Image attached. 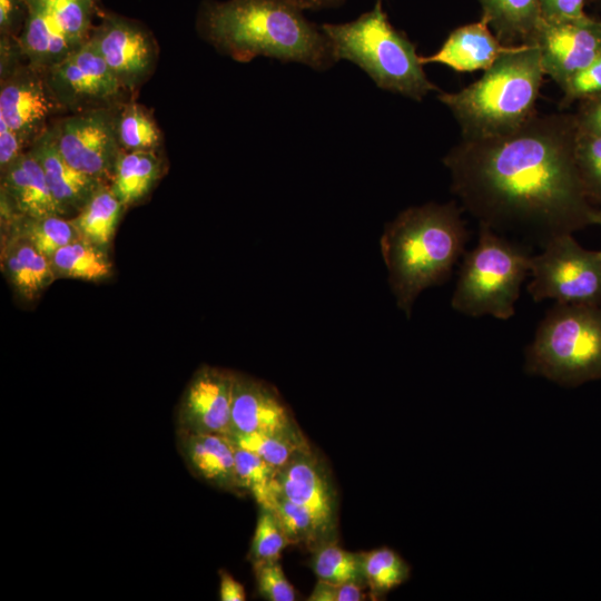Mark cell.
I'll use <instances>...</instances> for the list:
<instances>
[{
	"label": "cell",
	"mask_w": 601,
	"mask_h": 601,
	"mask_svg": "<svg viewBox=\"0 0 601 601\" xmlns=\"http://www.w3.org/2000/svg\"><path fill=\"white\" fill-rule=\"evenodd\" d=\"M575 118L535 115L516 130L462 139L443 158L452 191L493 230L532 235L542 245L595 224L574 157Z\"/></svg>",
	"instance_id": "cell-1"
},
{
	"label": "cell",
	"mask_w": 601,
	"mask_h": 601,
	"mask_svg": "<svg viewBox=\"0 0 601 601\" xmlns=\"http://www.w3.org/2000/svg\"><path fill=\"white\" fill-rule=\"evenodd\" d=\"M293 0L208 1L199 29L218 50L238 61L258 56L325 70L337 60L322 27L308 21Z\"/></svg>",
	"instance_id": "cell-2"
},
{
	"label": "cell",
	"mask_w": 601,
	"mask_h": 601,
	"mask_svg": "<svg viewBox=\"0 0 601 601\" xmlns=\"http://www.w3.org/2000/svg\"><path fill=\"white\" fill-rule=\"evenodd\" d=\"M467 237L454 201L410 207L386 224L381 252L396 304L407 317L422 290L450 277Z\"/></svg>",
	"instance_id": "cell-3"
},
{
	"label": "cell",
	"mask_w": 601,
	"mask_h": 601,
	"mask_svg": "<svg viewBox=\"0 0 601 601\" xmlns=\"http://www.w3.org/2000/svg\"><path fill=\"white\" fill-rule=\"evenodd\" d=\"M545 76L534 42L513 46L475 82L437 99L453 114L462 139L510 134L536 115L535 104Z\"/></svg>",
	"instance_id": "cell-4"
},
{
	"label": "cell",
	"mask_w": 601,
	"mask_h": 601,
	"mask_svg": "<svg viewBox=\"0 0 601 601\" xmlns=\"http://www.w3.org/2000/svg\"><path fill=\"white\" fill-rule=\"evenodd\" d=\"M321 27L336 60L345 59L357 65L378 88L416 101L437 90L423 70L416 46L391 24L381 0L351 22L324 23Z\"/></svg>",
	"instance_id": "cell-5"
},
{
	"label": "cell",
	"mask_w": 601,
	"mask_h": 601,
	"mask_svg": "<svg viewBox=\"0 0 601 601\" xmlns=\"http://www.w3.org/2000/svg\"><path fill=\"white\" fill-rule=\"evenodd\" d=\"M524 371L568 387L601 380V305L556 303L525 348Z\"/></svg>",
	"instance_id": "cell-6"
},
{
	"label": "cell",
	"mask_w": 601,
	"mask_h": 601,
	"mask_svg": "<svg viewBox=\"0 0 601 601\" xmlns=\"http://www.w3.org/2000/svg\"><path fill=\"white\" fill-rule=\"evenodd\" d=\"M531 257L522 246L480 224L475 247L464 253L452 308L473 317L511 318L521 285L530 274Z\"/></svg>",
	"instance_id": "cell-7"
},
{
	"label": "cell",
	"mask_w": 601,
	"mask_h": 601,
	"mask_svg": "<svg viewBox=\"0 0 601 601\" xmlns=\"http://www.w3.org/2000/svg\"><path fill=\"white\" fill-rule=\"evenodd\" d=\"M528 292L534 302L601 305V252L588 250L572 234L552 237L531 257Z\"/></svg>",
	"instance_id": "cell-8"
},
{
	"label": "cell",
	"mask_w": 601,
	"mask_h": 601,
	"mask_svg": "<svg viewBox=\"0 0 601 601\" xmlns=\"http://www.w3.org/2000/svg\"><path fill=\"white\" fill-rule=\"evenodd\" d=\"M116 106L75 112L48 127L63 159L77 170L110 184L121 150Z\"/></svg>",
	"instance_id": "cell-9"
},
{
	"label": "cell",
	"mask_w": 601,
	"mask_h": 601,
	"mask_svg": "<svg viewBox=\"0 0 601 601\" xmlns=\"http://www.w3.org/2000/svg\"><path fill=\"white\" fill-rule=\"evenodd\" d=\"M43 75L56 101L72 114L116 106L125 90L89 40Z\"/></svg>",
	"instance_id": "cell-10"
},
{
	"label": "cell",
	"mask_w": 601,
	"mask_h": 601,
	"mask_svg": "<svg viewBox=\"0 0 601 601\" xmlns=\"http://www.w3.org/2000/svg\"><path fill=\"white\" fill-rule=\"evenodd\" d=\"M533 42L545 75L559 86L601 55V21L591 17L543 21Z\"/></svg>",
	"instance_id": "cell-11"
},
{
	"label": "cell",
	"mask_w": 601,
	"mask_h": 601,
	"mask_svg": "<svg viewBox=\"0 0 601 601\" xmlns=\"http://www.w3.org/2000/svg\"><path fill=\"white\" fill-rule=\"evenodd\" d=\"M88 40L125 89L139 86L155 66V40L132 20L107 14Z\"/></svg>",
	"instance_id": "cell-12"
},
{
	"label": "cell",
	"mask_w": 601,
	"mask_h": 601,
	"mask_svg": "<svg viewBox=\"0 0 601 601\" xmlns=\"http://www.w3.org/2000/svg\"><path fill=\"white\" fill-rule=\"evenodd\" d=\"M278 482L280 492L309 513L321 543L337 542L336 490L317 453L313 450L278 471Z\"/></svg>",
	"instance_id": "cell-13"
},
{
	"label": "cell",
	"mask_w": 601,
	"mask_h": 601,
	"mask_svg": "<svg viewBox=\"0 0 601 601\" xmlns=\"http://www.w3.org/2000/svg\"><path fill=\"white\" fill-rule=\"evenodd\" d=\"M63 111L51 95L43 71L19 65L1 78L0 119L30 146L53 114Z\"/></svg>",
	"instance_id": "cell-14"
},
{
	"label": "cell",
	"mask_w": 601,
	"mask_h": 601,
	"mask_svg": "<svg viewBox=\"0 0 601 601\" xmlns=\"http://www.w3.org/2000/svg\"><path fill=\"white\" fill-rule=\"evenodd\" d=\"M235 373L203 365L188 383L178 410L180 432L230 435Z\"/></svg>",
	"instance_id": "cell-15"
},
{
	"label": "cell",
	"mask_w": 601,
	"mask_h": 601,
	"mask_svg": "<svg viewBox=\"0 0 601 601\" xmlns=\"http://www.w3.org/2000/svg\"><path fill=\"white\" fill-rule=\"evenodd\" d=\"M297 427L299 426L290 410L273 386L263 381L235 373L230 435L277 433Z\"/></svg>",
	"instance_id": "cell-16"
},
{
	"label": "cell",
	"mask_w": 601,
	"mask_h": 601,
	"mask_svg": "<svg viewBox=\"0 0 601 601\" xmlns=\"http://www.w3.org/2000/svg\"><path fill=\"white\" fill-rule=\"evenodd\" d=\"M1 215L62 216L43 169L29 149L1 171Z\"/></svg>",
	"instance_id": "cell-17"
},
{
	"label": "cell",
	"mask_w": 601,
	"mask_h": 601,
	"mask_svg": "<svg viewBox=\"0 0 601 601\" xmlns=\"http://www.w3.org/2000/svg\"><path fill=\"white\" fill-rule=\"evenodd\" d=\"M29 150L41 165L63 217L78 214L98 187L106 184L70 166L58 151L48 127L33 140Z\"/></svg>",
	"instance_id": "cell-18"
},
{
	"label": "cell",
	"mask_w": 601,
	"mask_h": 601,
	"mask_svg": "<svg viewBox=\"0 0 601 601\" xmlns=\"http://www.w3.org/2000/svg\"><path fill=\"white\" fill-rule=\"evenodd\" d=\"M512 47L503 45L481 19L454 29L439 51L421 57V62L443 63L460 72L486 70Z\"/></svg>",
	"instance_id": "cell-19"
},
{
	"label": "cell",
	"mask_w": 601,
	"mask_h": 601,
	"mask_svg": "<svg viewBox=\"0 0 601 601\" xmlns=\"http://www.w3.org/2000/svg\"><path fill=\"white\" fill-rule=\"evenodd\" d=\"M1 268L16 294L24 302L37 299L57 279L50 258L10 230H7L1 248Z\"/></svg>",
	"instance_id": "cell-20"
},
{
	"label": "cell",
	"mask_w": 601,
	"mask_h": 601,
	"mask_svg": "<svg viewBox=\"0 0 601 601\" xmlns=\"http://www.w3.org/2000/svg\"><path fill=\"white\" fill-rule=\"evenodd\" d=\"M183 453L191 470L225 490H238L235 476V444L229 436L180 432Z\"/></svg>",
	"instance_id": "cell-21"
},
{
	"label": "cell",
	"mask_w": 601,
	"mask_h": 601,
	"mask_svg": "<svg viewBox=\"0 0 601 601\" xmlns=\"http://www.w3.org/2000/svg\"><path fill=\"white\" fill-rule=\"evenodd\" d=\"M26 3L24 24L17 39L29 65L46 71L63 60L79 46H75L60 31L37 0H26Z\"/></svg>",
	"instance_id": "cell-22"
},
{
	"label": "cell",
	"mask_w": 601,
	"mask_h": 601,
	"mask_svg": "<svg viewBox=\"0 0 601 601\" xmlns=\"http://www.w3.org/2000/svg\"><path fill=\"white\" fill-rule=\"evenodd\" d=\"M482 19L508 46L533 42L541 23L539 0H479Z\"/></svg>",
	"instance_id": "cell-23"
},
{
	"label": "cell",
	"mask_w": 601,
	"mask_h": 601,
	"mask_svg": "<svg viewBox=\"0 0 601 601\" xmlns=\"http://www.w3.org/2000/svg\"><path fill=\"white\" fill-rule=\"evenodd\" d=\"M161 159L157 151L120 150L110 188L125 208L142 200L161 174Z\"/></svg>",
	"instance_id": "cell-24"
},
{
	"label": "cell",
	"mask_w": 601,
	"mask_h": 601,
	"mask_svg": "<svg viewBox=\"0 0 601 601\" xmlns=\"http://www.w3.org/2000/svg\"><path fill=\"white\" fill-rule=\"evenodd\" d=\"M125 206L109 184H101L85 207L70 220L80 237L109 249Z\"/></svg>",
	"instance_id": "cell-25"
},
{
	"label": "cell",
	"mask_w": 601,
	"mask_h": 601,
	"mask_svg": "<svg viewBox=\"0 0 601 601\" xmlns=\"http://www.w3.org/2000/svg\"><path fill=\"white\" fill-rule=\"evenodd\" d=\"M50 260L56 278L101 282L112 275L108 249L82 237L59 248Z\"/></svg>",
	"instance_id": "cell-26"
},
{
	"label": "cell",
	"mask_w": 601,
	"mask_h": 601,
	"mask_svg": "<svg viewBox=\"0 0 601 601\" xmlns=\"http://www.w3.org/2000/svg\"><path fill=\"white\" fill-rule=\"evenodd\" d=\"M2 218L8 230L27 239L48 258L62 246L80 237L71 220L59 215L41 217L10 215Z\"/></svg>",
	"instance_id": "cell-27"
},
{
	"label": "cell",
	"mask_w": 601,
	"mask_h": 601,
	"mask_svg": "<svg viewBox=\"0 0 601 601\" xmlns=\"http://www.w3.org/2000/svg\"><path fill=\"white\" fill-rule=\"evenodd\" d=\"M229 437L235 445L259 455L278 471L313 451L299 427L277 433L233 434Z\"/></svg>",
	"instance_id": "cell-28"
},
{
	"label": "cell",
	"mask_w": 601,
	"mask_h": 601,
	"mask_svg": "<svg viewBox=\"0 0 601 601\" xmlns=\"http://www.w3.org/2000/svg\"><path fill=\"white\" fill-rule=\"evenodd\" d=\"M235 476L238 490L249 492L259 508L272 509L280 491L277 469L259 455L235 445Z\"/></svg>",
	"instance_id": "cell-29"
},
{
	"label": "cell",
	"mask_w": 601,
	"mask_h": 601,
	"mask_svg": "<svg viewBox=\"0 0 601 601\" xmlns=\"http://www.w3.org/2000/svg\"><path fill=\"white\" fill-rule=\"evenodd\" d=\"M366 587L382 597L410 579L411 566L395 550L383 546L362 553Z\"/></svg>",
	"instance_id": "cell-30"
},
{
	"label": "cell",
	"mask_w": 601,
	"mask_h": 601,
	"mask_svg": "<svg viewBox=\"0 0 601 601\" xmlns=\"http://www.w3.org/2000/svg\"><path fill=\"white\" fill-rule=\"evenodd\" d=\"M312 552L311 568L318 580L333 584L353 582L366 587L362 553L346 551L336 542L324 543Z\"/></svg>",
	"instance_id": "cell-31"
},
{
	"label": "cell",
	"mask_w": 601,
	"mask_h": 601,
	"mask_svg": "<svg viewBox=\"0 0 601 601\" xmlns=\"http://www.w3.org/2000/svg\"><path fill=\"white\" fill-rule=\"evenodd\" d=\"M117 135L120 148L127 151H157L162 140L160 130L149 112L135 102L118 108Z\"/></svg>",
	"instance_id": "cell-32"
},
{
	"label": "cell",
	"mask_w": 601,
	"mask_h": 601,
	"mask_svg": "<svg viewBox=\"0 0 601 601\" xmlns=\"http://www.w3.org/2000/svg\"><path fill=\"white\" fill-rule=\"evenodd\" d=\"M37 1L75 46H80L89 39L96 0Z\"/></svg>",
	"instance_id": "cell-33"
},
{
	"label": "cell",
	"mask_w": 601,
	"mask_h": 601,
	"mask_svg": "<svg viewBox=\"0 0 601 601\" xmlns=\"http://www.w3.org/2000/svg\"><path fill=\"white\" fill-rule=\"evenodd\" d=\"M270 510L275 513L289 544L304 545L309 551L322 544L309 513L280 491Z\"/></svg>",
	"instance_id": "cell-34"
},
{
	"label": "cell",
	"mask_w": 601,
	"mask_h": 601,
	"mask_svg": "<svg viewBox=\"0 0 601 601\" xmlns=\"http://www.w3.org/2000/svg\"><path fill=\"white\" fill-rule=\"evenodd\" d=\"M574 157L589 200L601 204V136L578 130Z\"/></svg>",
	"instance_id": "cell-35"
},
{
	"label": "cell",
	"mask_w": 601,
	"mask_h": 601,
	"mask_svg": "<svg viewBox=\"0 0 601 601\" xmlns=\"http://www.w3.org/2000/svg\"><path fill=\"white\" fill-rule=\"evenodd\" d=\"M289 545L275 513L270 509L259 508L256 530L249 550L253 564L278 561L283 550Z\"/></svg>",
	"instance_id": "cell-36"
},
{
	"label": "cell",
	"mask_w": 601,
	"mask_h": 601,
	"mask_svg": "<svg viewBox=\"0 0 601 601\" xmlns=\"http://www.w3.org/2000/svg\"><path fill=\"white\" fill-rule=\"evenodd\" d=\"M254 565L259 594L268 601H294L295 590L278 561Z\"/></svg>",
	"instance_id": "cell-37"
},
{
	"label": "cell",
	"mask_w": 601,
	"mask_h": 601,
	"mask_svg": "<svg viewBox=\"0 0 601 601\" xmlns=\"http://www.w3.org/2000/svg\"><path fill=\"white\" fill-rule=\"evenodd\" d=\"M563 105L574 100H591L601 96V55L588 67L570 77L561 86Z\"/></svg>",
	"instance_id": "cell-38"
},
{
	"label": "cell",
	"mask_w": 601,
	"mask_h": 601,
	"mask_svg": "<svg viewBox=\"0 0 601 601\" xmlns=\"http://www.w3.org/2000/svg\"><path fill=\"white\" fill-rule=\"evenodd\" d=\"M365 585L358 583L333 584L318 580L307 600L309 601H361L365 599Z\"/></svg>",
	"instance_id": "cell-39"
},
{
	"label": "cell",
	"mask_w": 601,
	"mask_h": 601,
	"mask_svg": "<svg viewBox=\"0 0 601 601\" xmlns=\"http://www.w3.org/2000/svg\"><path fill=\"white\" fill-rule=\"evenodd\" d=\"M541 20L561 21L582 19L588 17L584 12V0H539Z\"/></svg>",
	"instance_id": "cell-40"
},
{
	"label": "cell",
	"mask_w": 601,
	"mask_h": 601,
	"mask_svg": "<svg viewBox=\"0 0 601 601\" xmlns=\"http://www.w3.org/2000/svg\"><path fill=\"white\" fill-rule=\"evenodd\" d=\"M29 144L0 119V170L3 171L26 150ZM30 146V145H29Z\"/></svg>",
	"instance_id": "cell-41"
},
{
	"label": "cell",
	"mask_w": 601,
	"mask_h": 601,
	"mask_svg": "<svg viewBox=\"0 0 601 601\" xmlns=\"http://www.w3.org/2000/svg\"><path fill=\"white\" fill-rule=\"evenodd\" d=\"M580 132L601 136V96L591 100L574 117Z\"/></svg>",
	"instance_id": "cell-42"
},
{
	"label": "cell",
	"mask_w": 601,
	"mask_h": 601,
	"mask_svg": "<svg viewBox=\"0 0 601 601\" xmlns=\"http://www.w3.org/2000/svg\"><path fill=\"white\" fill-rule=\"evenodd\" d=\"M23 12H27L26 0H0L1 35H11Z\"/></svg>",
	"instance_id": "cell-43"
},
{
	"label": "cell",
	"mask_w": 601,
	"mask_h": 601,
	"mask_svg": "<svg viewBox=\"0 0 601 601\" xmlns=\"http://www.w3.org/2000/svg\"><path fill=\"white\" fill-rule=\"evenodd\" d=\"M219 597L221 601L246 600L244 587L226 571H220Z\"/></svg>",
	"instance_id": "cell-44"
},
{
	"label": "cell",
	"mask_w": 601,
	"mask_h": 601,
	"mask_svg": "<svg viewBox=\"0 0 601 601\" xmlns=\"http://www.w3.org/2000/svg\"><path fill=\"white\" fill-rule=\"evenodd\" d=\"M302 10H317L323 8L335 7L343 3L345 0H293Z\"/></svg>",
	"instance_id": "cell-45"
},
{
	"label": "cell",
	"mask_w": 601,
	"mask_h": 601,
	"mask_svg": "<svg viewBox=\"0 0 601 601\" xmlns=\"http://www.w3.org/2000/svg\"><path fill=\"white\" fill-rule=\"evenodd\" d=\"M595 224L601 225V207L597 209Z\"/></svg>",
	"instance_id": "cell-46"
}]
</instances>
